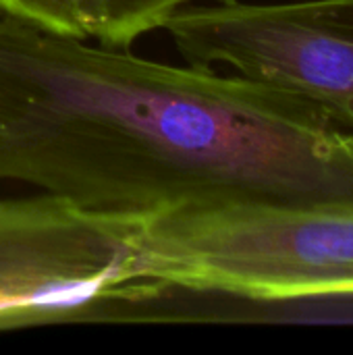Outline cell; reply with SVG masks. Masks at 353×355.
<instances>
[{
	"mask_svg": "<svg viewBox=\"0 0 353 355\" xmlns=\"http://www.w3.org/2000/svg\"><path fill=\"white\" fill-rule=\"evenodd\" d=\"M0 181L133 214L353 208V133L281 87L0 15Z\"/></svg>",
	"mask_w": 353,
	"mask_h": 355,
	"instance_id": "1",
	"label": "cell"
},
{
	"mask_svg": "<svg viewBox=\"0 0 353 355\" xmlns=\"http://www.w3.org/2000/svg\"><path fill=\"white\" fill-rule=\"evenodd\" d=\"M150 277L243 300L353 297V208L221 204L146 214Z\"/></svg>",
	"mask_w": 353,
	"mask_h": 355,
	"instance_id": "2",
	"label": "cell"
},
{
	"mask_svg": "<svg viewBox=\"0 0 353 355\" xmlns=\"http://www.w3.org/2000/svg\"><path fill=\"white\" fill-rule=\"evenodd\" d=\"M198 2L204 0H0V15L44 31L131 48L135 40L162 29L175 12Z\"/></svg>",
	"mask_w": 353,
	"mask_h": 355,
	"instance_id": "5",
	"label": "cell"
},
{
	"mask_svg": "<svg viewBox=\"0 0 353 355\" xmlns=\"http://www.w3.org/2000/svg\"><path fill=\"white\" fill-rule=\"evenodd\" d=\"M162 29L187 64L302 96L353 133V0L191 4Z\"/></svg>",
	"mask_w": 353,
	"mask_h": 355,
	"instance_id": "4",
	"label": "cell"
},
{
	"mask_svg": "<svg viewBox=\"0 0 353 355\" xmlns=\"http://www.w3.org/2000/svg\"><path fill=\"white\" fill-rule=\"evenodd\" d=\"M144 223L46 191L0 200V331L141 320L177 289L150 277Z\"/></svg>",
	"mask_w": 353,
	"mask_h": 355,
	"instance_id": "3",
	"label": "cell"
}]
</instances>
